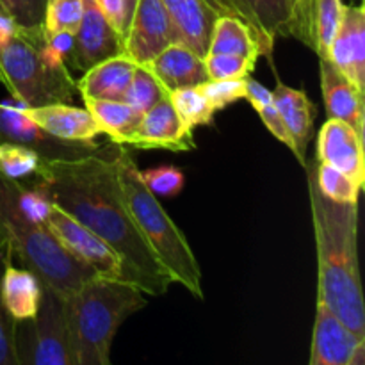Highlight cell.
Instances as JSON below:
<instances>
[{
    "label": "cell",
    "mask_w": 365,
    "mask_h": 365,
    "mask_svg": "<svg viewBox=\"0 0 365 365\" xmlns=\"http://www.w3.org/2000/svg\"><path fill=\"white\" fill-rule=\"evenodd\" d=\"M98 6L102 7L103 14L107 16L109 24L116 29L118 34L121 39H125L128 27V18H127V7H125V0H96Z\"/></svg>",
    "instance_id": "39"
},
{
    "label": "cell",
    "mask_w": 365,
    "mask_h": 365,
    "mask_svg": "<svg viewBox=\"0 0 365 365\" xmlns=\"http://www.w3.org/2000/svg\"><path fill=\"white\" fill-rule=\"evenodd\" d=\"M9 262H13V252H11L6 237L0 234V284H2L4 269ZM14 330H16V323L4 309L2 292H0V365H18L16 349H14Z\"/></svg>",
    "instance_id": "33"
},
{
    "label": "cell",
    "mask_w": 365,
    "mask_h": 365,
    "mask_svg": "<svg viewBox=\"0 0 365 365\" xmlns=\"http://www.w3.org/2000/svg\"><path fill=\"white\" fill-rule=\"evenodd\" d=\"M145 66L150 68L168 95L175 89L200 86L209 81L203 57L182 41L166 46Z\"/></svg>",
    "instance_id": "20"
},
{
    "label": "cell",
    "mask_w": 365,
    "mask_h": 365,
    "mask_svg": "<svg viewBox=\"0 0 365 365\" xmlns=\"http://www.w3.org/2000/svg\"><path fill=\"white\" fill-rule=\"evenodd\" d=\"M138 64L125 53L107 57L77 78V91L84 98L123 100Z\"/></svg>",
    "instance_id": "21"
},
{
    "label": "cell",
    "mask_w": 365,
    "mask_h": 365,
    "mask_svg": "<svg viewBox=\"0 0 365 365\" xmlns=\"http://www.w3.org/2000/svg\"><path fill=\"white\" fill-rule=\"evenodd\" d=\"M163 4L180 32L182 43L198 56H205L217 18L210 4L207 0H163Z\"/></svg>",
    "instance_id": "22"
},
{
    "label": "cell",
    "mask_w": 365,
    "mask_h": 365,
    "mask_svg": "<svg viewBox=\"0 0 365 365\" xmlns=\"http://www.w3.org/2000/svg\"><path fill=\"white\" fill-rule=\"evenodd\" d=\"M24 113L53 138L61 141H96L102 130L88 109L70 103H48L39 107H21Z\"/></svg>",
    "instance_id": "18"
},
{
    "label": "cell",
    "mask_w": 365,
    "mask_h": 365,
    "mask_svg": "<svg viewBox=\"0 0 365 365\" xmlns=\"http://www.w3.org/2000/svg\"><path fill=\"white\" fill-rule=\"evenodd\" d=\"M82 4L84 9H82L81 24L71 36L66 64L70 70L84 73L100 61L123 53V39L109 24L96 0H82Z\"/></svg>",
    "instance_id": "11"
},
{
    "label": "cell",
    "mask_w": 365,
    "mask_h": 365,
    "mask_svg": "<svg viewBox=\"0 0 365 365\" xmlns=\"http://www.w3.org/2000/svg\"><path fill=\"white\" fill-rule=\"evenodd\" d=\"M365 95V9L344 6L328 57Z\"/></svg>",
    "instance_id": "16"
},
{
    "label": "cell",
    "mask_w": 365,
    "mask_h": 365,
    "mask_svg": "<svg viewBox=\"0 0 365 365\" xmlns=\"http://www.w3.org/2000/svg\"><path fill=\"white\" fill-rule=\"evenodd\" d=\"M135 2H138V0H125V7H127V18H128V21H130L132 11H134Z\"/></svg>",
    "instance_id": "40"
},
{
    "label": "cell",
    "mask_w": 365,
    "mask_h": 365,
    "mask_svg": "<svg viewBox=\"0 0 365 365\" xmlns=\"http://www.w3.org/2000/svg\"><path fill=\"white\" fill-rule=\"evenodd\" d=\"M245 98L252 103L253 109L260 116L262 123L266 125L267 130L274 135L280 143H284L291 152H294V145H292L289 132L285 128L284 120H282L280 113H278L277 106L273 100V91L267 89L266 86L260 84L259 81L252 77H246V95Z\"/></svg>",
    "instance_id": "27"
},
{
    "label": "cell",
    "mask_w": 365,
    "mask_h": 365,
    "mask_svg": "<svg viewBox=\"0 0 365 365\" xmlns=\"http://www.w3.org/2000/svg\"><path fill=\"white\" fill-rule=\"evenodd\" d=\"M168 91L160 86V82L157 81L155 75L150 71L148 66L145 64H138L132 73L130 84H128L127 93H125V102L134 106L135 109H139L141 113H146L148 109H152L155 103H159L160 100L166 98Z\"/></svg>",
    "instance_id": "32"
},
{
    "label": "cell",
    "mask_w": 365,
    "mask_h": 365,
    "mask_svg": "<svg viewBox=\"0 0 365 365\" xmlns=\"http://www.w3.org/2000/svg\"><path fill=\"white\" fill-rule=\"evenodd\" d=\"M45 157L29 146L2 143L0 145V173L13 180L24 182L25 178H36Z\"/></svg>",
    "instance_id": "30"
},
{
    "label": "cell",
    "mask_w": 365,
    "mask_h": 365,
    "mask_svg": "<svg viewBox=\"0 0 365 365\" xmlns=\"http://www.w3.org/2000/svg\"><path fill=\"white\" fill-rule=\"evenodd\" d=\"M170 100L177 110L182 123L195 132V128L210 125L214 120L216 110L205 98L200 86H189V88L175 89L170 93Z\"/></svg>",
    "instance_id": "28"
},
{
    "label": "cell",
    "mask_w": 365,
    "mask_h": 365,
    "mask_svg": "<svg viewBox=\"0 0 365 365\" xmlns=\"http://www.w3.org/2000/svg\"><path fill=\"white\" fill-rule=\"evenodd\" d=\"M2 143H14V145L29 146L45 159H81L89 155L98 148L96 141H61L48 132L39 128L24 109L0 103V145Z\"/></svg>",
    "instance_id": "12"
},
{
    "label": "cell",
    "mask_w": 365,
    "mask_h": 365,
    "mask_svg": "<svg viewBox=\"0 0 365 365\" xmlns=\"http://www.w3.org/2000/svg\"><path fill=\"white\" fill-rule=\"evenodd\" d=\"M250 77V75H248ZM200 89L209 100L212 109H227L237 100H242L246 95V77L245 78H225V81H207L200 84Z\"/></svg>",
    "instance_id": "35"
},
{
    "label": "cell",
    "mask_w": 365,
    "mask_h": 365,
    "mask_svg": "<svg viewBox=\"0 0 365 365\" xmlns=\"http://www.w3.org/2000/svg\"><path fill=\"white\" fill-rule=\"evenodd\" d=\"M14 349L18 365H75L64 296L41 284L36 316L16 323Z\"/></svg>",
    "instance_id": "7"
},
{
    "label": "cell",
    "mask_w": 365,
    "mask_h": 365,
    "mask_svg": "<svg viewBox=\"0 0 365 365\" xmlns=\"http://www.w3.org/2000/svg\"><path fill=\"white\" fill-rule=\"evenodd\" d=\"M4 309L14 323L29 321L36 316L41 299V282L27 267H16L9 262L4 269L2 284Z\"/></svg>",
    "instance_id": "23"
},
{
    "label": "cell",
    "mask_w": 365,
    "mask_h": 365,
    "mask_svg": "<svg viewBox=\"0 0 365 365\" xmlns=\"http://www.w3.org/2000/svg\"><path fill=\"white\" fill-rule=\"evenodd\" d=\"M146 305L134 284L93 277L64 298L75 365H109L118 328Z\"/></svg>",
    "instance_id": "3"
},
{
    "label": "cell",
    "mask_w": 365,
    "mask_h": 365,
    "mask_svg": "<svg viewBox=\"0 0 365 365\" xmlns=\"http://www.w3.org/2000/svg\"><path fill=\"white\" fill-rule=\"evenodd\" d=\"M127 145L139 150H168V152H191L196 148L192 130L182 123L170 96L143 113L141 123L128 138Z\"/></svg>",
    "instance_id": "14"
},
{
    "label": "cell",
    "mask_w": 365,
    "mask_h": 365,
    "mask_svg": "<svg viewBox=\"0 0 365 365\" xmlns=\"http://www.w3.org/2000/svg\"><path fill=\"white\" fill-rule=\"evenodd\" d=\"M84 4L82 0H46L45 16H43V31L46 38L56 36H73L82 18Z\"/></svg>",
    "instance_id": "31"
},
{
    "label": "cell",
    "mask_w": 365,
    "mask_h": 365,
    "mask_svg": "<svg viewBox=\"0 0 365 365\" xmlns=\"http://www.w3.org/2000/svg\"><path fill=\"white\" fill-rule=\"evenodd\" d=\"M118 170L125 205L141 237L170 274L171 282L180 284L195 298L203 299L202 269L195 252L184 232L173 223L157 196L146 187L141 170L123 145L118 152Z\"/></svg>",
    "instance_id": "6"
},
{
    "label": "cell",
    "mask_w": 365,
    "mask_h": 365,
    "mask_svg": "<svg viewBox=\"0 0 365 365\" xmlns=\"http://www.w3.org/2000/svg\"><path fill=\"white\" fill-rule=\"evenodd\" d=\"M182 41L163 0H138L123 39V53L135 64H148L166 46Z\"/></svg>",
    "instance_id": "10"
},
{
    "label": "cell",
    "mask_w": 365,
    "mask_h": 365,
    "mask_svg": "<svg viewBox=\"0 0 365 365\" xmlns=\"http://www.w3.org/2000/svg\"><path fill=\"white\" fill-rule=\"evenodd\" d=\"M116 143L100 145L81 159H45L32 182L46 198L98 235L120 257L123 282L145 294L163 296L173 284L139 234L121 191Z\"/></svg>",
    "instance_id": "1"
},
{
    "label": "cell",
    "mask_w": 365,
    "mask_h": 365,
    "mask_svg": "<svg viewBox=\"0 0 365 365\" xmlns=\"http://www.w3.org/2000/svg\"><path fill=\"white\" fill-rule=\"evenodd\" d=\"M46 0H0L4 13L24 29L41 27Z\"/></svg>",
    "instance_id": "37"
},
{
    "label": "cell",
    "mask_w": 365,
    "mask_h": 365,
    "mask_svg": "<svg viewBox=\"0 0 365 365\" xmlns=\"http://www.w3.org/2000/svg\"><path fill=\"white\" fill-rule=\"evenodd\" d=\"M207 53H227L255 61L260 57L259 46L248 25L242 24L239 18L221 14L216 18L210 34Z\"/></svg>",
    "instance_id": "25"
},
{
    "label": "cell",
    "mask_w": 365,
    "mask_h": 365,
    "mask_svg": "<svg viewBox=\"0 0 365 365\" xmlns=\"http://www.w3.org/2000/svg\"><path fill=\"white\" fill-rule=\"evenodd\" d=\"M273 100L284 120L285 128L289 132L292 145H294V157L303 168H307V148L312 139L314 121H316L317 109L312 100L309 98L303 89H294L284 84L282 81L277 82L273 89Z\"/></svg>",
    "instance_id": "19"
},
{
    "label": "cell",
    "mask_w": 365,
    "mask_h": 365,
    "mask_svg": "<svg viewBox=\"0 0 365 365\" xmlns=\"http://www.w3.org/2000/svg\"><path fill=\"white\" fill-rule=\"evenodd\" d=\"M317 163L342 171L364 187L365 153L364 138L346 121L328 118L317 135Z\"/></svg>",
    "instance_id": "15"
},
{
    "label": "cell",
    "mask_w": 365,
    "mask_h": 365,
    "mask_svg": "<svg viewBox=\"0 0 365 365\" xmlns=\"http://www.w3.org/2000/svg\"><path fill=\"white\" fill-rule=\"evenodd\" d=\"M342 0H312V50L319 59L328 57L331 41L342 20Z\"/></svg>",
    "instance_id": "26"
},
{
    "label": "cell",
    "mask_w": 365,
    "mask_h": 365,
    "mask_svg": "<svg viewBox=\"0 0 365 365\" xmlns=\"http://www.w3.org/2000/svg\"><path fill=\"white\" fill-rule=\"evenodd\" d=\"M321 91L328 118L342 120L351 125L360 135H365V107L364 93L331 63L330 59H319Z\"/></svg>",
    "instance_id": "17"
},
{
    "label": "cell",
    "mask_w": 365,
    "mask_h": 365,
    "mask_svg": "<svg viewBox=\"0 0 365 365\" xmlns=\"http://www.w3.org/2000/svg\"><path fill=\"white\" fill-rule=\"evenodd\" d=\"M209 81H225V78H245L255 70V61L227 53H205L203 56Z\"/></svg>",
    "instance_id": "34"
},
{
    "label": "cell",
    "mask_w": 365,
    "mask_h": 365,
    "mask_svg": "<svg viewBox=\"0 0 365 365\" xmlns=\"http://www.w3.org/2000/svg\"><path fill=\"white\" fill-rule=\"evenodd\" d=\"M0 13H4V9H2V7H0Z\"/></svg>",
    "instance_id": "41"
},
{
    "label": "cell",
    "mask_w": 365,
    "mask_h": 365,
    "mask_svg": "<svg viewBox=\"0 0 365 365\" xmlns=\"http://www.w3.org/2000/svg\"><path fill=\"white\" fill-rule=\"evenodd\" d=\"M310 166H312L317 187L328 200L337 203H359V196L364 187L356 184L353 178L328 164L317 163V160L316 164H310Z\"/></svg>",
    "instance_id": "29"
},
{
    "label": "cell",
    "mask_w": 365,
    "mask_h": 365,
    "mask_svg": "<svg viewBox=\"0 0 365 365\" xmlns=\"http://www.w3.org/2000/svg\"><path fill=\"white\" fill-rule=\"evenodd\" d=\"M310 365H364L365 339L349 330L328 307L317 303Z\"/></svg>",
    "instance_id": "13"
},
{
    "label": "cell",
    "mask_w": 365,
    "mask_h": 365,
    "mask_svg": "<svg viewBox=\"0 0 365 365\" xmlns=\"http://www.w3.org/2000/svg\"><path fill=\"white\" fill-rule=\"evenodd\" d=\"M84 107L91 113L93 120L102 134L116 145H127L128 138L141 123L143 113L125 100H98L84 98Z\"/></svg>",
    "instance_id": "24"
},
{
    "label": "cell",
    "mask_w": 365,
    "mask_h": 365,
    "mask_svg": "<svg viewBox=\"0 0 365 365\" xmlns=\"http://www.w3.org/2000/svg\"><path fill=\"white\" fill-rule=\"evenodd\" d=\"M312 0H292V29L291 38L299 39L312 48Z\"/></svg>",
    "instance_id": "38"
},
{
    "label": "cell",
    "mask_w": 365,
    "mask_h": 365,
    "mask_svg": "<svg viewBox=\"0 0 365 365\" xmlns=\"http://www.w3.org/2000/svg\"><path fill=\"white\" fill-rule=\"evenodd\" d=\"M0 82L24 107L70 103L77 81L41 27H16L0 45Z\"/></svg>",
    "instance_id": "5"
},
{
    "label": "cell",
    "mask_w": 365,
    "mask_h": 365,
    "mask_svg": "<svg viewBox=\"0 0 365 365\" xmlns=\"http://www.w3.org/2000/svg\"><path fill=\"white\" fill-rule=\"evenodd\" d=\"M0 234L13 257L31 269L39 282L66 298L86 280L98 277L56 241L48 228L36 221L20 202V182L0 173Z\"/></svg>",
    "instance_id": "4"
},
{
    "label": "cell",
    "mask_w": 365,
    "mask_h": 365,
    "mask_svg": "<svg viewBox=\"0 0 365 365\" xmlns=\"http://www.w3.org/2000/svg\"><path fill=\"white\" fill-rule=\"evenodd\" d=\"M43 225L73 259L95 271L98 277L123 280V266L116 252L53 202L43 217Z\"/></svg>",
    "instance_id": "8"
},
{
    "label": "cell",
    "mask_w": 365,
    "mask_h": 365,
    "mask_svg": "<svg viewBox=\"0 0 365 365\" xmlns=\"http://www.w3.org/2000/svg\"><path fill=\"white\" fill-rule=\"evenodd\" d=\"M317 246V303L365 339V305L359 267V203H337L319 191L307 164Z\"/></svg>",
    "instance_id": "2"
},
{
    "label": "cell",
    "mask_w": 365,
    "mask_h": 365,
    "mask_svg": "<svg viewBox=\"0 0 365 365\" xmlns=\"http://www.w3.org/2000/svg\"><path fill=\"white\" fill-rule=\"evenodd\" d=\"M217 16L228 14L248 25L260 56L271 61L278 38H291L292 0H207Z\"/></svg>",
    "instance_id": "9"
},
{
    "label": "cell",
    "mask_w": 365,
    "mask_h": 365,
    "mask_svg": "<svg viewBox=\"0 0 365 365\" xmlns=\"http://www.w3.org/2000/svg\"><path fill=\"white\" fill-rule=\"evenodd\" d=\"M141 175L146 187L155 196H166V198L177 196L185 184L184 173L173 166L153 168V170L141 171Z\"/></svg>",
    "instance_id": "36"
}]
</instances>
